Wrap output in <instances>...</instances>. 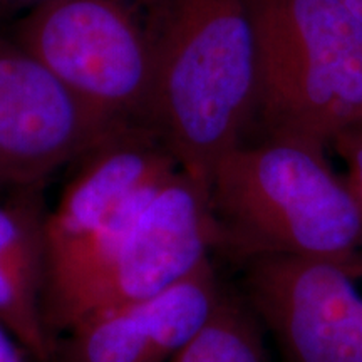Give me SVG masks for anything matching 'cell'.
Returning a JSON list of instances; mask_svg holds the SVG:
<instances>
[{
	"label": "cell",
	"mask_w": 362,
	"mask_h": 362,
	"mask_svg": "<svg viewBox=\"0 0 362 362\" xmlns=\"http://www.w3.org/2000/svg\"><path fill=\"white\" fill-rule=\"evenodd\" d=\"M153 47L148 126L208 188L220 158L247 138L257 86L248 0H144Z\"/></svg>",
	"instance_id": "obj_1"
},
{
	"label": "cell",
	"mask_w": 362,
	"mask_h": 362,
	"mask_svg": "<svg viewBox=\"0 0 362 362\" xmlns=\"http://www.w3.org/2000/svg\"><path fill=\"white\" fill-rule=\"evenodd\" d=\"M208 197L216 248L242 264L362 252V210L322 148L282 138L242 141L215 165Z\"/></svg>",
	"instance_id": "obj_2"
},
{
	"label": "cell",
	"mask_w": 362,
	"mask_h": 362,
	"mask_svg": "<svg viewBox=\"0 0 362 362\" xmlns=\"http://www.w3.org/2000/svg\"><path fill=\"white\" fill-rule=\"evenodd\" d=\"M248 6L257 40L248 131L325 149L362 124L361 22L336 0Z\"/></svg>",
	"instance_id": "obj_3"
},
{
	"label": "cell",
	"mask_w": 362,
	"mask_h": 362,
	"mask_svg": "<svg viewBox=\"0 0 362 362\" xmlns=\"http://www.w3.org/2000/svg\"><path fill=\"white\" fill-rule=\"evenodd\" d=\"M218 247L208 188L181 166L166 175L84 275L45 302L47 327L81 320L168 291Z\"/></svg>",
	"instance_id": "obj_4"
},
{
	"label": "cell",
	"mask_w": 362,
	"mask_h": 362,
	"mask_svg": "<svg viewBox=\"0 0 362 362\" xmlns=\"http://www.w3.org/2000/svg\"><path fill=\"white\" fill-rule=\"evenodd\" d=\"M16 40L110 124L148 126L153 47L124 0H47L21 17Z\"/></svg>",
	"instance_id": "obj_5"
},
{
	"label": "cell",
	"mask_w": 362,
	"mask_h": 362,
	"mask_svg": "<svg viewBox=\"0 0 362 362\" xmlns=\"http://www.w3.org/2000/svg\"><path fill=\"white\" fill-rule=\"evenodd\" d=\"M243 267L250 309L287 362H362V252Z\"/></svg>",
	"instance_id": "obj_6"
},
{
	"label": "cell",
	"mask_w": 362,
	"mask_h": 362,
	"mask_svg": "<svg viewBox=\"0 0 362 362\" xmlns=\"http://www.w3.org/2000/svg\"><path fill=\"white\" fill-rule=\"evenodd\" d=\"M117 129L0 34V187H35Z\"/></svg>",
	"instance_id": "obj_7"
},
{
	"label": "cell",
	"mask_w": 362,
	"mask_h": 362,
	"mask_svg": "<svg viewBox=\"0 0 362 362\" xmlns=\"http://www.w3.org/2000/svg\"><path fill=\"white\" fill-rule=\"evenodd\" d=\"M79 161L78 173L45 216L47 280L89 250L143 188L180 166L146 124L115 131Z\"/></svg>",
	"instance_id": "obj_8"
},
{
	"label": "cell",
	"mask_w": 362,
	"mask_h": 362,
	"mask_svg": "<svg viewBox=\"0 0 362 362\" xmlns=\"http://www.w3.org/2000/svg\"><path fill=\"white\" fill-rule=\"evenodd\" d=\"M223 297L208 260L155 297L81 320L67 330L56 362H170L210 322Z\"/></svg>",
	"instance_id": "obj_9"
},
{
	"label": "cell",
	"mask_w": 362,
	"mask_h": 362,
	"mask_svg": "<svg viewBox=\"0 0 362 362\" xmlns=\"http://www.w3.org/2000/svg\"><path fill=\"white\" fill-rule=\"evenodd\" d=\"M45 284V216L29 198L0 205V327L37 362H56Z\"/></svg>",
	"instance_id": "obj_10"
},
{
	"label": "cell",
	"mask_w": 362,
	"mask_h": 362,
	"mask_svg": "<svg viewBox=\"0 0 362 362\" xmlns=\"http://www.w3.org/2000/svg\"><path fill=\"white\" fill-rule=\"evenodd\" d=\"M170 362H267L264 342L250 312L223 297L200 334Z\"/></svg>",
	"instance_id": "obj_11"
},
{
	"label": "cell",
	"mask_w": 362,
	"mask_h": 362,
	"mask_svg": "<svg viewBox=\"0 0 362 362\" xmlns=\"http://www.w3.org/2000/svg\"><path fill=\"white\" fill-rule=\"evenodd\" d=\"M332 146L346 165L344 180L347 181L362 210V124L337 136Z\"/></svg>",
	"instance_id": "obj_12"
},
{
	"label": "cell",
	"mask_w": 362,
	"mask_h": 362,
	"mask_svg": "<svg viewBox=\"0 0 362 362\" xmlns=\"http://www.w3.org/2000/svg\"><path fill=\"white\" fill-rule=\"evenodd\" d=\"M44 2H47V0H0V24L17 16V13L25 16L27 12Z\"/></svg>",
	"instance_id": "obj_13"
},
{
	"label": "cell",
	"mask_w": 362,
	"mask_h": 362,
	"mask_svg": "<svg viewBox=\"0 0 362 362\" xmlns=\"http://www.w3.org/2000/svg\"><path fill=\"white\" fill-rule=\"evenodd\" d=\"M0 362H19L8 341V334L2 327H0Z\"/></svg>",
	"instance_id": "obj_14"
},
{
	"label": "cell",
	"mask_w": 362,
	"mask_h": 362,
	"mask_svg": "<svg viewBox=\"0 0 362 362\" xmlns=\"http://www.w3.org/2000/svg\"><path fill=\"white\" fill-rule=\"evenodd\" d=\"M362 24V0H336Z\"/></svg>",
	"instance_id": "obj_15"
}]
</instances>
